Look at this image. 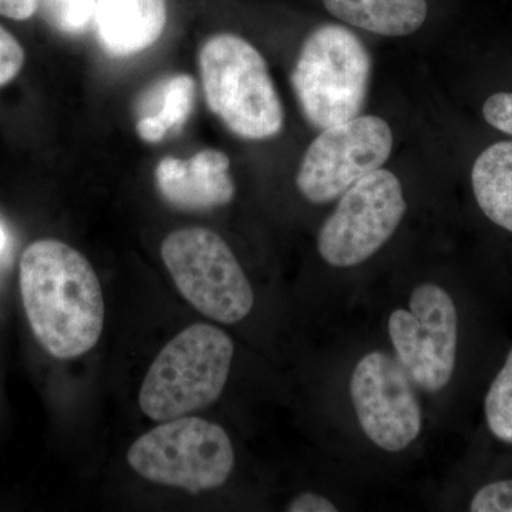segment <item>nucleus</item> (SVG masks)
I'll return each instance as SVG.
<instances>
[{"label":"nucleus","instance_id":"f257e3e1","mask_svg":"<svg viewBox=\"0 0 512 512\" xmlns=\"http://www.w3.org/2000/svg\"><path fill=\"white\" fill-rule=\"evenodd\" d=\"M19 288L33 336L50 356L76 359L97 345L106 308L99 276L82 252L37 239L20 258Z\"/></svg>","mask_w":512,"mask_h":512},{"label":"nucleus","instance_id":"f03ea898","mask_svg":"<svg viewBox=\"0 0 512 512\" xmlns=\"http://www.w3.org/2000/svg\"><path fill=\"white\" fill-rule=\"evenodd\" d=\"M234 353L224 330L208 323L188 326L151 363L138 394L141 412L163 423L211 406L227 386Z\"/></svg>","mask_w":512,"mask_h":512},{"label":"nucleus","instance_id":"7ed1b4c3","mask_svg":"<svg viewBox=\"0 0 512 512\" xmlns=\"http://www.w3.org/2000/svg\"><path fill=\"white\" fill-rule=\"evenodd\" d=\"M208 107L238 137L265 140L281 133L285 113L264 56L244 37L218 33L198 55Z\"/></svg>","mask_w":512,"mask_h":512},{"label":"nucleus","instance_id":"20e7f679","mask_svg":"<svg viewBox=\"0 0 512 512\" xmlns=\"http://www.w3.org/2000/svg\"><path fill=\"white\" fill-rule=\"evenodd\" d=\"M372 59L359 37L340 25H323L306 37L292 72L296 99L313 127L338 126L360 116Z\"/></svg>","mask_w":512,"mask_h":512},{"label":"nucleus","instance_id":"39448f33","mask_svg":"<svg viewBox=\"0 0 512 512\" xmlns=\"http://www.w3.org/2000/svg\"><path fill=\"white\" fill-rule=\"evenodd\" d=\"M127 463L151 483L200 494L227 483L235 450L220 424L183 416L138 437L128 448Z\"/></svg>","mask_w":512,"mask_h":512},{"label":"nucleus","instance_id":"423d86ee","mask_svg":"<svg viewBox=\"0 0 512 512\" xmlns=\"http://www.w3.org/2000/svg\"><path fill=\"white\" fill-rule=\"evenodd\" d=\"M161 258L178 292L207 318L234 325L254 308V291L244 269L212 229L171 232L161 244Z\"/></svg>","mask_w":512,"mask_h":512},{"label":"nucleus","instance_id":"0eeeda50","mask_svg":"<svg viewBox=\"0 0 512 512\" xmlns=\"http://www.w3.org/2000/svg\"><path fill=\"white\" fill-rule=\"evenodd\" d=\"M406 211L402 184L392 171L367 174L343 192L320 228L319 255L336 268L362 264L393 237Z\"/></svg>","mask_w":512,"mask_h":512},{"label":"nucleus","instance_id":"6e6552de","mask_svg":"<svg viewBox=\"0 0 512 512\" xmlns=\"http://www.w3.org/2000/svg\"><path fill=\"white\" fill-rule=\"evenodd\" d=\"M392 150V128L377 116H357L325 128L303 156L296 187L313 204L338 200L357 181L382 168Z\"/></svg>","mask_w":512,"mask_h":512},{"label":"nucleus","instance_id":"1a4fd4ad","mask_svg":"<svg viewBox=\"0 0 512 512\" xmlns=\"http://www.w3.org/2000/svg\"><path fill=\"white\" fill-rule=\"evenodd\" d=\"M389 336L397 360L417 387L439 393L456 367L458 316L453 299L436 284H423L410 296L409 309L389 318Z\"/></svg>","mask_w":512,"mask_h":512},{"label":"nucleus","instance_id":"9d476101","mask_svg":"<svg viewBox=\"0 0 512 512\" xmlns=\"http://www.w3.org/2000/svg\"><path fill=\"white\" fill-rule=\"evenodd\" d=\"M350 397L360 427L372 443L389 453L412 446L423 426L416 383L397 357L375 350L357 362Z\"/></svg>","mask_w":512,"mask_h":512},{"label":"nucleus","instance_id":"9b49d317","mask_svg":"<svg viewBox=\"0 0 512 512\" xmlns=\"http://www.w3.org/2000/svg\"><path fill=\"white\" fill-rule=\"evenodd\" d=\"M156 181L161 197L183 211L222 207L235 195L227 154L211 148L188 160L163 158L156 168Z\"/></svg>","mask_w":512,"mask_h":512},{"label":"nucleus","instance_id":"f8f14e48","mask_svg":"<svg viewBox=\"0 0 512 512\" xmlns=\"http://www.w3.org/2000/svg\"><path fill=\"white\" fill-rule=\"evenodd\" d=\"M167 0H96L101 43L114 56L156 45L167 26Z\"/></svg>","mask_w":512,"mask_h":512},{"label":"nucleus","instance_id":"ddd939ff","mask_svg":"<svg viewBox=\"0 0 512 512\" xmlns=\"http://www.w3.org/2000/svg\"><path fill=\"white\" fill-rule=\"evenodd\" d=\"M335 18L382 36H407L426 22V0H323Z\"/></svg>","mask_w":512,"mask_h":512},{"label":"nucleus","instance_id":"4468645a","mask_svg":"<svg viewBox=\"0 0 512 512\" xmlns=\"http://www.w3.org/2000/svg\"><path fill=\"white\" fill-rule=\"evenodd\" d=\"M471 184L485 217L512 232V141L495 143L478 156Z\"/></svg>","mask_w":512,"mask_h":512},{"label":"nucleus","instance_id":"2eb2a0df","mask_svg":"<svg viewBox=\"0 0 512 512\" xmlns=\"http://www.w3.org/2000/svg\"><path fill=\"white\" fill-rule=\"evenodd\" d=\"M484 407L491 433L498 440L512 444V349L488 390Z\"/></svg>","mask_w":512,"mask_h":512},{"label":"nucleus","instance_id":"dca6fc26","mask_svg":"<svg viewBox=\"0 0 512 512\" xmlns=\"http://www.w3.org/2000/svg\"><path fill=\"white\" fill-rule=\"evenodd\" d=\"M160 113L151 114L168 131L184 126L192 111L195 96V82L188 74H177L165 80L160 87Z\"/></svg>","mask_w":512,"mask_h":512},{"label":"nucleus","instance_id":"f3484780","mask_svg":"<svg viewBox=\"0 0 512 512\" xmlns=\"http://www.w3.org/2000/svg\"><path fill=\"white\" fill-rule=\"evenodd\" d=\"M473 512H512V480L495 481L478 490L470 503Z\"/></svg>","mask_w":512,"mask_h":512},{"label":"nucleus","instance_id":"a211bd4d","mask_svg":"<svg viewBox=\"0 0 512 512\" xmlns=\"http://www.w3.org/2000/svg\"><path fill=\"white\" fill-rule=\"evenodd\" d=\"M50 8L59 28L79 32L93 13V0H50Z\"/></svg>","mask_w":512,"mask_h":512},{"label":"nucleus","instance_id":"6ab92c4d","mask_svg":"<svg viewBox=\"0 0 512 512\" xmlns=\"http://www.w3.org/2000/svg\"><path fill=\"white\" fill-rule=\"evenodd\" d=\"M25 64V50L12 33L0 25V87L15 80Z\"/></svg>","mask_w":512,"mask_h":512},{"label":"nucleus","instance_id":"aec40b11","mask_svg":"<svg viewBox=\"0 0 512 512\" xmlns=\"http://www.w3.org/2000/svg\"><path fill=\"white\" fill-rule=\"evenodd\" d=\"M483 116L491 127L512 137V93H495L488 97Z\"/></svg>","mask_w":512,"mask_h":512},{"label":"nucleus","instance_id":"412c9836","mask_svg":"<svg viewBox=\"0 0 512 512\" xmlns=\"http://www.w3.org/2000/svg\"><path fill=\"white\" fill-rule=\"evenodd\" d=\"M288 512H336L338 508L323 497V495L315 493H303L299 494L298 497L293 498L291 503L286 507Z\"/></svg>","mask_w":512,"mask_h":512},{"label":"nucleus","instance_id":"4be33fe9","mask_svg":"<svg viewBox=\"0 0 512 512\" xmlns=\"http://www.w3.org/2000/svg\"><path fill=\"white\" fill-rule=\"evenodd\" d=\"M40 0H0V16L12 20H28L35 16Z\"/></svg>","mask_w":512,"mask_h":512},{"label":"nucleus","instance_id":"5701e85b","mask_svg":"<svg viewBox=\"0 0 512 512\" xmlns=\"http://www.w3.org/2000/svg\"><path fill=\"white\" fill-rule=\"evenodd\" d=\"M167 133V128L154 116H144L138 120L137 134L147 143H158V141L163 140Z\"/></svg>","mask_w":512,"mask_h":512},{"label":"nucleus","instance_id":"b1692460","mask_svg":"<svg viewBox=\"0 0 512 512\" xmlns=\"http://www.w3.org/2000/svg\"><path fill=\"white\" fill-rule=\"evenodd\" d=\"M5 244V235H3L2 229H0V248Z\"/></svg>","mask_w":512,"mask_h":512}]
</instances>
